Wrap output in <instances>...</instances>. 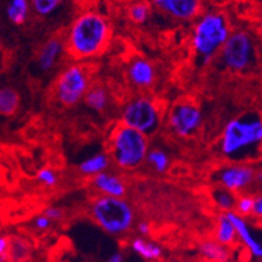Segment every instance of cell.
<instances>
[{"label":"cell","mask_w":262,"mask_h":262,"mask_svg":"<svg viewBox=\"0 0 262 262\" xmlns=\"http://www.w3.org/2000/svg\"><path fill=\"white\" fill-rule=\"evenodd\" d=\"M29 0H8L6 7L7 18L15 25H23L29 16Z\"/></svg>","instance_id":"19"},{"label":"cell","mask_w":262,"mask_h":262,"mask_svg":"<svg viewBox=\"0 0 262 262\" xmlns=\"http://www.w3.org/2000/svg\"><path fill=\"white\" fill-rule=\"evenodd\" d=\"M252 214L256 218H262V194L261 196L253 199V209H252Z\"/></svg>","instance_id":"33"},{"label":"cell","mask_w":262,"mask_h":262,"mask_svg":"<svg viewBox=\"0 0 262 262\" xmlns=\"http://www.w3.org/2000/svg\"><path fill=\"white\" fill-rule=\"evenodd\" d=\"M93 184L99 192H102L104 196L113 197H123L125 194V184L119 176L114 173H108L106 171L95 175L93 179Z\"/></svg>","instance_id":"14"},{"label":"cell","mask_w":262,"mask_h":262,"mask_svg":"<svg viewBox=\"0 0 262 262\" xmlns=\"http://www.w3.org/2000/svg\"><path fill=\"white\" fill-rule=\"evenodd\" d=\"M199 251L205 258L214 262H228L230 261V252L226 245L219 244L215 240H206L199 245Z\"/></svg>","instance_id":"18"},{"label":"cell","mask_w":262,"mask_h":262,"mask_svg":"<svg viewBox=\"0 0 262 262\" xmlns=\"http://www.w3.org/2000/svg\"><path fill=\"white\" fill-rule=\"evenodd\" d=\"M51 222H52L51 219H49L43 214V215H39L34 219V226H35V228H38V230L45 231V230H47V228H50Z\"/></svg>","instance_id":"30"},{"label":"cell","mask_w":262,"mask_h":262,"mask_svg":"<svg viewBox=\"0 0 262 262\" xmlns=\"http://www.w3.org/2000/svg\"><path fill=\"white\" fill-rule=\"evenodd\" d=\"M29 253V245L20 237H9L8 259L12 262L23 261Z\"/></svg>","instance_id":"23"},{"label":"cell","mask_w":262,"mask_h":262,"mask_svg":"<svg viewBox=\"0 0 262 262\" xmlns=\"http://www.w3.org/2000/svg\"><path fill=\"white\" fill-rule=\"evenodd\" d=\"M254 168L251 166H228L219 172V183L232 193L244 190L254 183Z\"/></svg>","instance_id":"10"},{"label":"cell","mask_w":262,"mask_h":262,"mask_svg":"<svg viewBox=\"0 0 262 262\" xmlns=\"http://www.w3.org/2000/svg\"><path fill=\"white\" fill-rule=\"evenodd\" d=\"M154 6L178 20H192L201 12V0H151Z\"/></svg>","instance_id":"12"},{"label":"cell","mask_w":262,"mask_h":262,"mask_svg":"<svg viewBox=\"0 0 262 262\" xmlns=\"http://www.w3.org/2000/svg\"><path fill=\"white\" fill-rule=\"evenodd\" d=\"M137 230H139V232L141 233V235L146 236V235H149L150 233V226L147 225L146 222H141L139 223V226H137Z\"/></svg>","instance_id":"35"},{"label":"cell","mask_w":262,"mask_h":262,"mask_svg":"<svg viewBox=\"0 0 262 262\" xmlns=\"http://www.w3.org/2000/svg\"><path fill=\"white\" fill-rule=\"evenodd\" d=\"M66 45L60 38H52L49 42L42 46L39 54H38V66L42 71L52 70V67L59 60L60 55L63 54Z\"/></svg>","instance_id":"13"},{"label":"cell","mask_w":262,"mask_h":262,"mask_svg":"<svg viewBox=\"0 0 262 262\" xmlns=\"http://www.w3.org/2000/svg\"><path fill=\"white\" fill-rule=\"evenodd\" d=\"M227 218L236 230V235L248 251L256 258H262V240L258 239V233L251 227V225L244 219V216L239 215L235 211L225 213Z\"/></svg>","instance_id":"11"},{"label":"cell","mask_w":262,"mask_h":262,"mask_svg":"<svg viewBox=\"0 0 262 262\" xmlns=\"http://www.w3.org/2000/svg\"><path fill=\"white\" fill-rule=\"evenodd\" d=\"M30 7L34 9L37 15L42 17H47L56 11L63 0H29Z\"/></svg>","instance_id":"26"},{"label":"cell","mask_w":262,"mask_h":262,"mask_svg":"<svg viewBox=\"0 0 262 262\" xmlns=\"http://www.w3.org/2000/svg\"><path fill=\"white\" fill-rule=\"evenodd\" d=\"M237 237L236 230L226 214H222L218 219V227L215 232V242L222 245H231Z\"/></svg>","instance_id":"20"},{"label":"cell","mask_w":262,"mask_h":262,"mask_svg":"<svg viewBox=\"0 0 262 262\" xmlns=\"http://www.w3.org/2000/svg\"><path fill=\"white\" fill-rule=\"evenodd\" d=\"M235 208H236V211H235V213H237L239 215H251L252 209H253V199L249 196L240 197L236 201V206H235Z\"/></svg>","instance_id":"28"},{"label":"cell","mask_w":262,"mask_h":262,"mask_svg":"<svg viewBox=\"0 0 262 262\" xmlns=\"http://www.w3.org/2000/svg\"><path fill=\"white\" fill-rule=\"evenodd\" d=\"M262 146V119L257 115L232 119L226 124L221 139V151L231 159L247 157Z\"/></svg>","instance_id":"2"},{"label":"cell","mask_w":262,"mask_h":262,"mask_svg":"<svg viewBox=\"0 0 262 262\" xmlns=\"http://www.w3.org/2000/svg\"><path fill=\"white\" fill-rule=\"evenodd\" d=\"M259 37H261V40H262V29H261V32H259Z\"/></svg>","instance_id":"38"},{"label":"cell","mask_w":262,"mask_h":262,"mask_svg":"<svg viewBox=\"0 0 262 262\" xmlns=\"http://www.w3.org/2000/svg\"><path fill=\"white\" fill-rule=\"evenodd\" d=\"M111 26L104 16L94 11L81 13L70 28L67 51L75 59H88L101 54L108 45Z\"/></svg>","instance_id":"1"},{"label":"cell","mask_w":262,"mask_h":262,"mask_svg":"<svg viewBox=\"0 0 262 262\" xmlns=\"http://www.w3.org/2000/svg\"><path fill=\"white\" fill-rule=\"evenodd\" d=\"M20 107V95L11 86L0 88V115L12 116Z\"/></svg>","instance_id":"17"},{"label":"cell","mask_w":262,"mask_h":262,"mask_svg":"<svg viewBox=\"0 0 262 262\" xmlns=\"http://www.w3.org/2000/svg\"><path fill=\"white\" fill-rule=\"evenodd\" d=\"M146 161L149 162L151 166L154 167V170L158 171V172H164V171L168 168V164H170V159L168 156L164 153L163 150L154 149L151 151H147Z\"/></svg>","instance_id":"25"},{"label":"cell","mask_w":262,"mask_h":262,"mask_svg":"<svg viewBox=\"0 0 262 262\" xmlns=\"http://www.w3.org/2000/svg\"><path fill=\"white\" fill-rule=\"evenodd\" d=\"M107 167H108V158H107L106 154H97V156L85 159L80 164V171L84 175L95 176L106 171Z\"/></svg>","instance_id":"21"},{"label":"cell","mask_w":262,"mask_h":262,"mask_svg":"<svg viewBox=\"0 0 262 262\" xmlns=\"http://www.w3.org/2000/svg\"><path fill=\"white\" fill-rule=\"evenodd\" d=\"M222 61L232 71H244L256 58L253 38L243 30H237L228 35L227 40L221 49Z\"/></svg>","instance_id":"6"},{"label":"cell","mask_w":262,"mask_h":262,"mask_svg":"<svg viewBox=\"0 0 262 262\" xmlns=\"http://www.w3.org/2000/svg\"><path fill=\"white\" fill-rule=\"evenodd\" d=\"M161 123L159 108L151 99L137 98L129 102L123 111V124L144 135L153 133Z\"/></svg>","instance_id":"8"},{"label":"cell","mask_w":262,"mask_h":262,"mask_svg":"<svg viewBox=\"0 0 262 262\" xmlns=\"http://www.w3.org/2000/svg\"><path fill=\"white\" fill-rule=\"evenodd\" d=\"M254 183L262 187V170H258L254 172Z\"/></svg>","instance_id":"37"},{"label":"cell","mask_w":262,"mask_h":262,"mask_svg":"<svg viewBox=\"0 0 262 262\" xmlns=\"http://www.w3.org/2000/svg\"><path fill=\"white\" fill-rule=\"evenodd\" d=\"M170 127L180 137H189L196 132L202 123V114L196 104L182 102L172 108L170 114Z\"/></svg>","instance_id":"9"},{"label":"cell","mask_w":262,"mask_h":262,"mask_svg":"<svg viewBox=\"0 0 262 262\" xmlns=\"http://www.w3.org/2000/svg\"><path fill=\"white\" fill-rule=\"evenodd\" d=\"M214 201L219 208L225 210V213H227V211H233L237 200L232 192L223 188V189H216L214 192Z\"/></svg>","instance_id":"24"},{"label":"cell","mask_w":262,"mask_h":262,"mask_svg":"<svg viewBox=\"0 0 262 262\" xmlns=\"http://www.w3.org/2000/svg\"><path fill=\"white\" fill-rule=\"evenodd\" d=\"M129 78L139 88H147L154 82L156 73L153 66L145 59H136L129 67Z\"/></svg>","instance_id":"15"},{"label":"cell","mask_w":262,"mask_h":262,"mask_svg":"<svg viewBox=\"0 0 262 262\" xmlns=\"http://www.w3.org/2000/svg\"><path fill=\"white\" fill-rule=\"evenodd\" d=\"M6 51H4L3 46L0 45V75H2V72L4 71V68H6Z\"/></svg>","instance_id":"34"},{"label":"cell","mask_w":262,"mask_h":262,"mask_svg":"<svg viewBox=\"0 0 262 262\" xmlns=\"http://www.w3.org/2000/svg\"><path fill=\"white\" fill-rule=\"evenodd\" d=\"M107 262H124V256L121 252H116V253L111 254Z\"/></svg>","instance_id":"36"},{"label":"cell","mask_w":262,"mask_h":262,"mask_svg":"<svg viewBox=\"0 0 262 262\" xmlns=\"http://www.w3.org/2000/svg\"><path fill=\"white\" fill-rule=\"evenodd\" d=\"M9 237L6 235H0V257H8Z\"/></svg>","instance_id":"31"},{"label":"cell","mask_w":262,"mask_h":262,"mask_svg":"<svg viewBox=\"0 0 262 262\" xmlns=\"http://www.w3.org/2000/svg\"><path fill=\"white\" fill-rule=\"evenodd\" d=\"M84 101L86 106H89L94 111H103L108 103V95L103 88L95 86L88 90L84 97Z\"/></svg>","instance_id":"22"},{"label":"cell","mask_w":262,"mask_h":262,"mask_svg":"<svg viewBox=\"0 0 262 262\" xmlns=\"http://www.w3.org/2000/svg\"><path fill=\"white\" fill-rule=\"evenodd\" d=\"M92 214L95 222L111 235H123L135 222L132 206L123 197H98L92 205Z\"/></svg>","instance_id":"5"},{"label":"cell","mask_w":262,"mask_h":262,"mask_svg":"<svg viewBox=\"0 0 262 262\" xmlns=\"http://www.w3.org/2000/svg\"><path fill=\"white\" fill-rule=\"evenodd\" d=\"M45 215L49 219H51V221H58V219H60L63 216V213H61L60 209L51 206V208H47L45 210Z\"/></svg>","instance_id":"32"},{"label":"cell","mask_w":262,"mask_h":262,"mask_svg":"<svg viewBox=\"0 0 262 262\" xmlns=\"http://www.w3.org/2000/svg\"><path fill=\"white\" fill-rule=\"evenodd\" d=\"M37 179L38 182L47 185V187H54L56 182H58V176H56L55 171H52L51 168H42V170L38 171Z\"/></svg>","instance_id":"29"},{"label":"cell","mask_w":262,"mask_h":262,"mask_svg":"<svg viewBox=\"0 0 262 262\" xmlns=\"http://www.w3.org/2000/svg\"><path fill=\"white\" fill-rule=\"evenodd\" d=\"M89 71L84 66L68 67L56 82V97L63 106H73L84 98L89 90Z\"/></svg>","instance_id":"7"},{"label":"cell","mask_w":262,"mask_h":262,"mask_svg":"<svg viewBox=\"0 0 262 262\" xmlns=\"http://www.w3.org/2000/svg\"><path fill=\"white\" fill-rule=\"evenodd\" d=\"M110 150L119 167L124 170L137 168L147 156L146 135L121 123L111 132Z\"/></svg>","instance_id":"3"},{"label":"cell","mask_w":262,"mask_h":262,"mask_svg":"<svg viewBox=\"0 0 262 262\" xmlns=\"http://www.w3.org/2000/svg\"><path fill=\"white\" fill-rule=\"evenodd\" d=\"M130 248L137 256L146 259V261H157L163 256V249L158 244L147 242L142 237H135L130 242Z\"/></svg>","instance_id":"16"},{"label":"cell","mask_w":262,"mask_h":262,"mask_svg":"<svg viewBox=\"0 0 262 262\" xmlns=\"http://www.w3.org/2000/svg\"><path fill=\"white\" fill-rule=\"evenodd\" d=\"M129 18L136 24L146 23L150 16V7L149 4L144 2H137L129 7Z\"/></svg>","instance_id":"27"},{"label":"cell","mask_w":262,"mask_h":262,"mask_svg":"<svg viewBox=\"0 0 262 262\" xmlns=\"http://www.w3.org/2000/svg\"><path fill=\"white\" fill-rule=\"evenodd\" d=\"M231 34L227 18L216 12L205 13L193 28L192 46L204 60H210Z\"/></svg>","instance_id":"4"}]
</instances>
